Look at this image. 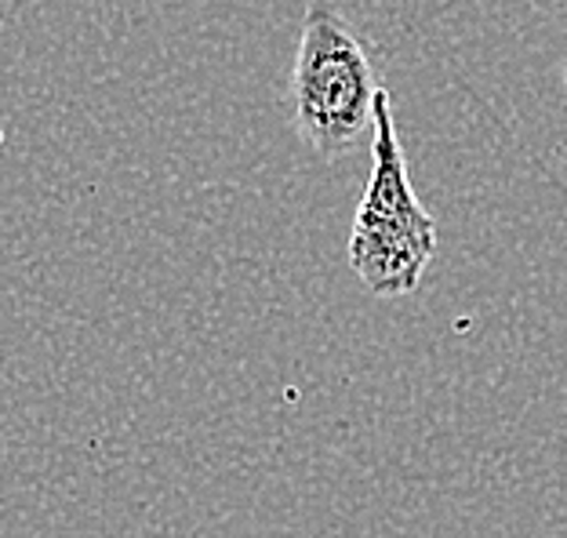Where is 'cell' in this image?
I'll return each instance as SVG.
<instances>
[{
  "label": "cell",
  "mask_w": 567,
  "mask_h": 538,
  "mask_svg": "<svg viewBox=\"0 0 567 538\" xmlns=\"http://www.w3.org/2000/svg\"><path fill=\"white\" fill-rule=\"evenodd\" d=\"M288 92L295 132L317 157H342L375 132L382 84L364 41L328 0L306 8Z\"/></svg>",
  "instance_id": "6da1fadb"
},
{
  "label": "cell",
  "mask_w": 567,
  "mask_h": 538,
  "mask_svg": "<svg viewBox=\"0 0 567 538\" xmlns=\"http://www.w3.org/2000/svg\"><path fill=\"white\" fill-rule=\"evenodd\" d=\"M436 255V223L411 186L408 161L396 135L390 92H379L371 175L350 229V262L364 288L379 299H404Z\"/></svg>",
  "instance_id": "7a4b0ae2"
}]
</instances>
